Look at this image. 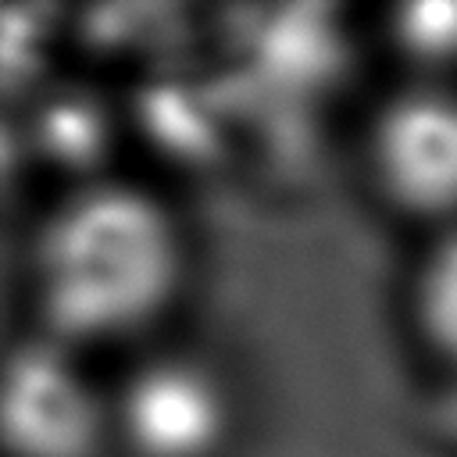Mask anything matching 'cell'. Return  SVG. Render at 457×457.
Listing matches in <instances>:
<instances>
[{"label":"cell","instance_id":"6da1fadb","mask_svg":"<svg viewBox=\"0 0 457 457\" xmlns=\"http://www.w3.org/2000/svg\"><path fill=\"white\" fill-rule=\"evenodd\" d=\"M175 275V225L154 196L118 182L64 200L32 243V296L54 343H96L143 325Z\"/></svg>","mask_w":457,"mask_h":457},{"label":"cell","instance_id":"7a4b0ae2","mask_svg":"<svg viewBox=\"0 0 457 457\" xmlns=\"http://www.w3.org/2000/svg\"><path fill=\"white\" fill-rule=\"evenodd\" d=\"M0 425L11 457H93L104 436L93 389L54 339L11 350Z\"/></svg>","mask_w":457,"mask_h":457},{"label":"cell","instance_id":"3957f363","mask_svg":"<svg viewBox=\"0 0 457 457\" xmlns=\"http://www.w3.org/2000/svg\"><path fill=\"white\" fill-rule=\"evenodd\" d=\"M371 168L386 196L421 218L457 211V96L414 89L389 100L371 129Z\"/></svg>","mask_w":457,"mask_h":457},{"label":"cell","instance_id":"277c9868","mask_svg":"<svg viewBox=\"0 0 457 457\" xmlns=\"http://www.w3.org/2000/svg\"><path fill=\"white\" fill-rule=\"evenodd\" d=\"M225 418L214 375L179 357L143 364L118 400V428L136 457H207Z\"/></svg>","mask_w":457,"mask_h":457},{"label":"cell","instance_id":"5b68a950","mask_svg":"<svg viewBox=\"0 0 457 457\" xmlns=\"http://www.w3.org/2000/svg\"><path fill=\"white\" fill-rule=\"evenodd\" d=\"M414 311L425 339L457 364V232L439 239L425 257L414 286Z\"/></svg>","mask_w":457,"mask_h":457},{"label":"cell","instance_id":"8992f818","mask_svg":"<svg viewBox=\"0 0 457 457\" xmlns=\"http://www.w3.org/2000/svg\"><path fill=\"white\" fill-rule=\"evenodd\" d=\"M39 146L46 154H54L57 161H75V164H89L100 146H104V121L100 111L82 100V96H57L50 100L39 118Z\"/></svg>","mask_w":457,"mask_h":457},{"label":"cell","instance_id":"52a82bcc","mask_svg":"<svg viewBox=\"0 0 457 457\" xmlns=\"http://www.w3.org/2000/svg\"><path fill=\"white\" fill-rule=\"evenodd\" d=\"M396 43L421 61H450L457 57V4L425 0L407 4L393 14Z\"/></svg>","mask_w":457,"mask_h":457}]
</instances>
